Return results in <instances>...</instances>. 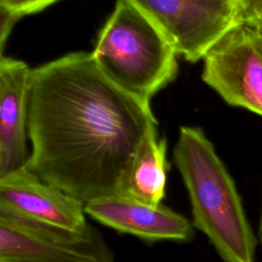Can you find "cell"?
<instances>
[{"label":"cell","mask_w":262,"mask_h":262,"mask_svg":"<svg viewBox=\"0 0 262 262\" xmlns=\"http://www.w3.org/2000/svg\"><path fill=\"white\" fill-rule=\"evenodd\" d=\"M21 16L0 6V52L4 54V47L14 25Z\"/></svg>","instance_id":"cell-13"},{"label":"cell","mask_w":262,"mask_h":262,"mask_svg":"<svg viewBox=\"0 0 262 262\" xmlns=\"http://www.w3.org/2000/svg\"><path fill=\"white\" fill-rule=\"evenodd\" d=\"M158 128L149 101L107 78L91 52L32 70L28 168L83 203L128 194L134 157Z\"/></svg>","instance_id":"cell-1"},{"label":"cell","mask_w":262,"mask_h":262,"mask_svg":"<svg viewBox=\"0 0 262 262\" xmlns=\"http://www.w3.org/2000/svg\"><path fill=\"white\" fill-rule=\"evenodd\" d=\"M58 0H0V6L20 15L36 13Z\"/></svg>","instance_id":"cell-11"},{"label":"cell","mask_w":262,"mask_h":262,"mask_svg":"<svg viewBox=\"0 0 262 262\" xmlns=\"http://www.w3.org/2000/svg\"><path fill=\"white\" fill-rule=\"evenodd\" d=\"M259 239L262 244V213H261V219H260V225H259Z\"/></svg>","instance_id":"cell-15"},{"label":"cell","mask_w":262,"mask_h":262,"mask_svg":"<svg viewBox=\"0 0 262 262\" xmlns=\"http://www.w3.org/2000/svg\"><path fill=\"white\" fill-rule=\"evenodd\" d=\"M167 142L159 138L158 128L150 130L140 143L134 157L128 195L150 205L162 204L167 182Z\"/></svg>","instance_id":"cell-10"},{"label":"cell","mask_w":262,"mask_h":262,"mask_svg":"<svg viewBox=\"0 0 262 262\" xmlns=\"http://www.w3.org/2000/svg\"><path fill=\"white\" fill-rule=\"evenodd\" d=\"M0 214L82 231L85 203L41 179L28 167L0 177Z\"/></svg>","instance_id":"cell-7"},{"label":"cell","mask_w":262,"mask_h":262,"mask_svg":"<svg viewBox=\"0 0 262 262\" xmlns=\"http://www.w3.org/2000/svg\"><path fill=\"white\" fill-rule=\"evenodd\" d=\"M166 37L178 55L203 59L212 45L238 23L233 4L207 0H126Z\"/></svg>","instance_id":"cell-6"},{"label":"cell","mask_w":262,"mask_h":262,"mask_svg":"<svg viewBox=\"0 0 262 262\" xmlns=\"http://www.w3.org/2000/svg\"><path fill=\"white\" fill-rule=\"evenodd\" d=\"M0 262H116V256L90 224L71 231L0 214Z\"/></svg>","instance_id":"cell-5"},{"label":"cell","mask_w":262,"mask_h":262,"mask_svg":"<svg viewBox=\"0 0 262 262\" xmlns=\"http://www.w3.org/2000/svg\"><path fill=\"white\" fill-rule=\"evenodd\" d=\"M87 215L119 232L144 242H189L194 227L185 216L160 205H150L128 194L110 195L85 204Z\"/></svg>","instance_id":"cell-8"},{"label":"cell","mask_w":262,"mask_h":262,"mask_svg":"<svg viewBox=\"0 0 262 262\" xmlns=\"http://www.w3.org/2000/svg\"><path fill=\"white\" fill-rule=\"evenodd\" d=\"M32 70L19 59L0 57V177L28 166L29 90Z\"/></svg>","instance_id":"cell-9"},{"label":"cell","mask_w":262,"mask_h":262,"mask_svg":"<svg viewBox=\"0 0 262 262\" xmlns=\"http://www.w3.org/2000/svg\"><path fill=\"white\" fill-rule=\"evenodd\" d=\"M91 54L107 78L146 101L178 74V54L173 46L126 0H117Z\"/></svg>","instance_id":"cell-3"},{"label":"cell","mask_w":262,"mask_h":262,"mask_svg":"<svg viewBox=\"0 0 262 262\" xmlns=\"http://www.w3.org/2000/svg\"><path fill=\"white\" fill-rule=\"evenodd\" d=\"M202 79L228 104L262 116V27H231L203 57Z\"/></svg>","instance_id":"cell-4"},{"label":"cell","mask_w":262,"mask_h":262,"mask_svg":"<svg viewBox=\"0 0 262 262\" xmlns=\"http://www.w3.org/2000/svg\"><path fill=\"white\" fill-rule=\"evenodd\" d=\"M207 1H214V2H220V3H228V4H233L236 6V0H207ZM237 9V6H236Z\"/></svg>","instance_id":"cell-14"},{"label":"cell","mask_w":262,"mask_h":262,"mask_svg":"<svg viewBox=\"0 0 262 262\" xmlns=\"http://www.w3.org/2000/svg\"><path fill=\"white\" fill-rule=\"evenodd\" d=\"M238 23L262 27V0H236Z\"/></svg>","instance_id":"cell-12"},{"label":"cell","mask_w":262,"mask_h":262,"mask_svg":"<svg viewBox=\"0 0 262 262\" xmlns=\"http://www.w3.org/2000/svg\"><path fill=\"white\" fill-rule=\"evenodd\" d=\"M173 159L188 192L193 227L225 262H254L257 238L241 195L203 129L182 126Z\"/></svg>","instance_id":"cell-2"}]
</instances>
